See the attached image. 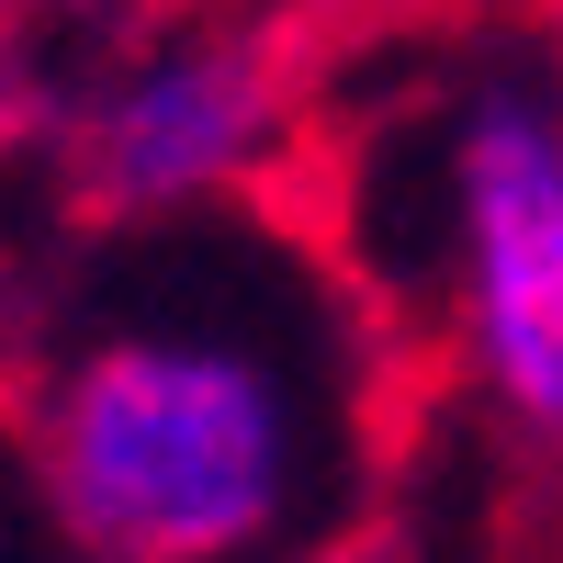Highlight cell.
Here are the masks:
<instances>
[{"label": "cell", "mask_w": 563, "mask_h": 563, "mask_svg": "<svg viewBox=\"0 0 563 563\" xmlns=\"http://www.w3.org/2000/svg\"><path fill=\"white\" fill-rule=\"evenodd\" d=\"M294 113V45L249 23H203L135 79H113L79 124V203L90 214H180L214 203L282 147Z\"/></svg>", "instance_id": "cell-3"}, {"label": "cell", "mask_w": 563, "mask_h": 563, "mask_svg": "<svg viewBox=\"0 0 563 563\" xmlns=\"http://www.w3.org/2000/svg\"><path fill=\"white\" fill-rule=\"evenodd\" d=\"M305 563H395V541L384 530H339V541H316Z\"/></svg>", "instance_id": "cell-4"}, {"label": "cell", "mask_w": 563, "mask_h": 563, "mask_svg": "<svg viewBox=\"0 0 563 563\" xmlns=\"http://www.w3.org/2000/svg\"><path fill=\"white\" fill-rule=\"evenodd\" d=\"M440 169L474 361L530 429H563V113L530 90H485L451 124Z\"/></svg>", "instance_id": "cell-2"}, {"label": "cell", "mask_w": 563, "mask_h": 563, "mask_svg": "<svg viewBox=\"0 0 563 563\" xmlns=\"http://www.w3.org/2000/svg\"><path fill=\"white\" fill-rule=\"evenodd\" d=\"M45 519L90 563H238L305 496V384L238 316H124L34 384Z\"/></svg>", "instance_id": "cell-1"}]
</instances>
